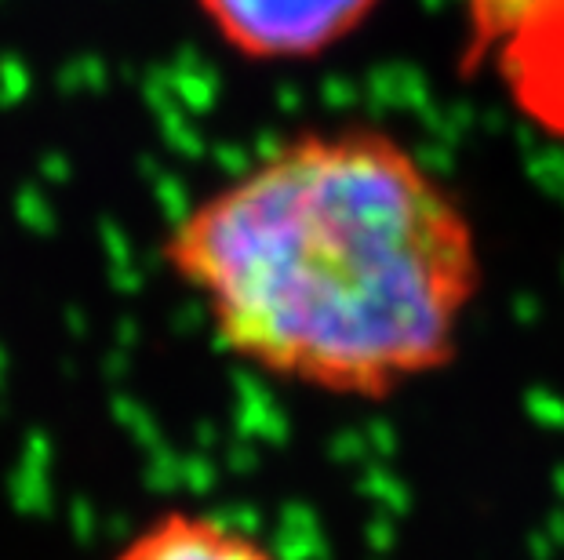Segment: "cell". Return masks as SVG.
<instances>
[{"label": "cell", "instance_id": "6da1fadb", "mask_svg": "<svg viewBox=\"0 0 564 560\" xmlns=\"http://www.w3.org/2000/svg\"><path fill=\"white\" fill-rule=\"evenodd\" d=\"M161 266L230 360L357 404L448 368L484 284L459 193L375 120L270 142L175 211Z\"/></svg>", "mask_w": 564, "mask_h": 560}, {"label": "cell", "instance_id": "7a4b0ae2", "mask_svg": "<svg viewBox=\"0 0 564 560\" xmlns=\"http://www.w3.org/2000/svg\"><path fill=\"white\" fill-rule=\"evenodd\" d=\"M463 66H488L514 110L564 142V0H466Z\"/></svg>", "mask_w": 564, "mask_h": 560}, {"label": "cell", "instance_id": "3957f363", "mask_svg": "<svg viewBox=\"0 0 564 560\" xmlns=\"http://www.w3.org/2000/svg\"><path fill=\"white\" fill-rule=\"evenodd\" d=\"M386 0H190L204 33L252 70H299L350 48Z\"/></svg>", "mask_w": 564, "mask_h": 560}, {"label": "cell", "instance_id": "277c9868", "mask_svg": "<svg viewBox=\"0 0 564 560\" xmlns=\"http://www.w3.org/2000/svg\"><path fill=\"white\" fill-rule=\"evenodd\" d=\"M110 560H288L259 531L197 506H164L146 517Z\"/></svg>", "mask_w": 564, "mask_h": 560}]
</instances>
